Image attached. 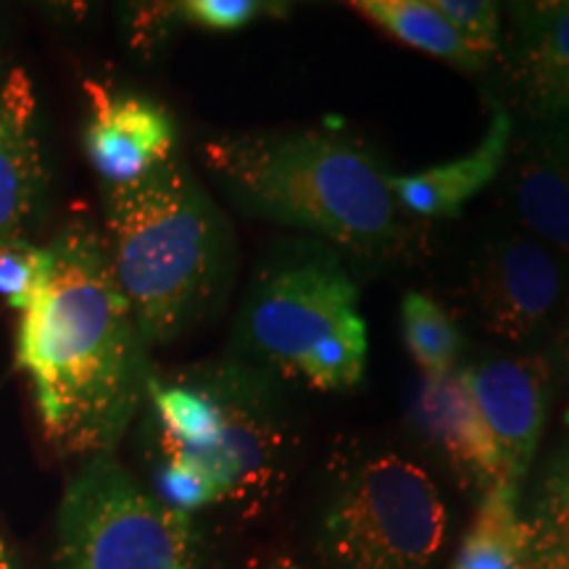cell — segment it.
<instances>
[{
  "instance_id": "6da1fadb",
  "label": "cell",
  "mask_w": 569,
  "mask_h": 569,
  "mask_svg": "<svg viewBox=\"0 0 569 569\" xmlns=\"http://www.w3.org/2000/svg\"><path fill=\"white\" fill-rule=\"evenodd\" d=\"M48 248L51 282L19 315L17 365L56 451L84 459L113 453L146 409L153 375L148 346L98 227L74 219Z\"/></svg>"
},
{
  "instance_id": "7a4b0ae2",
  "label": "cell",
  "mask_w": 569,
  "mask_h": 569,
  "mask_svg": "<svg viewBox=\"0 0 569 569\" xmlns=\"http://www.w3.org/2000/svg\"><path fill=\"white\" fill-rule=\"evenodd\" d=\"M103 246L146 346L219 315L238 246L224 211L180 156L124 188H103Z\"/></svg>"
},
{
  "instance_id": "3957f363",
  "label": "cell",
  "mask_w": 569,
  "mask_h": 569,
  "mask_svg": "<svg viewBox=\"0 0 569 569\" xmlns=\"http://www.w3.org/2000/svg\"><path fill=\"white\" fill-rule=\"evenodd\" d=\"M201 153L248 217L293 227L361 261H386L407 243L388 172L343 134L232 132L206 140Z\"/></svg>"
},
{
  "instance_id": "277c9868",
  "label": "cell",
  "mask_w": 569,
  "mask_h": 569,
  "mask_svg": "<svg viewBox=\"0 0 569 569\" xmlns=\"http://www.w3.org/2000/svg\"><path fill=\"white\" fill-rule=\"evenodd\" d=\"M232 359L319 393L359 386L369 332L343 253L309 234L277 243L240 301Z\"/></svg>"
},
{
  "instance_id": "5b68a950",
  "label": "cell",
  "mask_w": 569,
  "mask_h": 569,
  "mask_svg": "<svg viewBox=\"0 0 569 569\" xmlns=\"http://www.w3.org/2000/svg\"><path fill=\"white\" fill-rule=\"evenodd\" d=\"M142 411L156 457L190 461L217 507H261L280 490L293 425L272 377L232 356L172 380L151 375Z\"/></svg>"
},
{
  "instance_id": "8992f818",
  "label": "cell",
  "mask_w": 569,
  "mask_h": 569,
  "mask_svg": "<svg viewBox=\"0 0 569 569\" xmlns=\"http://www.w3.org/2000/svg\"><path fill=\"white\" fill-rule=\"evenodd\" d=\"M448 509L438 482L403 453L338 457L315 517V553L325 569H436Z\"/></svg>"
},
{
  "instance_id": "52a82bcc",
  "label": "cell",
  "mask_w": 569,
  "mask_h": 569,
  "mask_svg": "<svg viewBox=\"0 0 569 569\" xmlns=\"http://www.w3.org/2000/svg\"><path fill=\"white\" fill-rule=\"evenodd\" d=\"M56 569H201V538L193 517L101 453L84 459L63 490Z\"/></svg>"
},
{
  "instance_id": "ba28073f",
  "label": "cell",
  "mask_w": 569,
  "mask_h": 569,
  "mask_svg": "<svg viewBox=\"0 0 569 569\" xmlns=\"http://www.w3.org/2000/svg\"><path fill=\"white\" fill-rule=\"evenodd\" d=\"M469 293L490 336L530 343L557 315L565 264L528 232H498L475 256Z\"/></svg>"
},
{
  "instance_id": "9c48e42d",
  "label": "cell",
  "mask_w": 569,
  "mask_h": 569,
  "mask_svg": "<svg viewBox=\"0 0 569 569\" xmlns=\"http://www.w3.org/2000/svg\"><path fill=\"white\" fill-rule=\"evenodd\" d=\"M459 372L486 422L501 482L522 490L549 417V361L543 356H496Z\"/></svg>"
},
{
  "instance_id": "30bf717a",
  "label": "cell",
  "mask_w": 569,
  "mask_h": 569,
  "mask_svg": "<svg viewBox=\"0 0 569 569\" xmlns=\"http://www.w3.org/2000/svg\"><path fill=\"white\" fill-rule=\"evenodd\" d=\"M90 119L84 153L103 188H124L177 156L174 117L153 98L113 92L101 82H84Z\"/></svg>"
},
{
  "instance_id": "8fae6325",
  "label": "cell",
  "mask_w": 569,
  "mask_h": 569,
  "mask_svg": "<svg viewBox=\"0 0 569 569\" xmlns=\"http://www.w3.org/2000/svg\"><path fill=\"white\" fill-rule=\"evenodd\" d=\"M501 174L522 232L569 259V122L515 134Z\"/></svg>"
},
{
  "instance_id": "7c38bea8",
  "label": "cell",
  "mask_w": 569,
  "mask_h": 569,
  "mask_svg": "<svg viewBox=\"0 0 569 569\" xmlns=\"http://www.w3.org/2000/svg\"><path fill=\"white\" fill-rule=\"evenodd\" d=\"M509 61L532 122H569V0H532L509 11Z\"/></svg>"
},
{
  "instance_id": "4fadbf2b",
  "label": "cell",
  "mask_w": 569,
  "mask_h": 569,
  "mask_svg": "<svg viewBox=\"0 0 569 569\" xmlns=\"http://www.w3.org/2000/svg\"><path fill=\"white\" fill-rule=\"evenodd\" d=\"M46 180L34 84L11 69L0 80V248L27 240Z\"/></svg>"
},
{
  "instance_id": "5bb4252c",
  "label": "cell",
  "mask_w": 569,
  "mask_h": 569,
  "mask_svg": "<svg viewBox=\"0 0 569 569\" xmlns=\"http://www.w3.org/2000/svg\"><path fill=\"white\" fill-rule=\"evenodd\" d=\"M411 422L465 486L486 493L501 482L486 422L459 369L440 380L425 377L411 407Z\"/></svg>"
},
{
  "instance_id": "9a60e30c",
  "label": "cell",
  "mask_w": 569,
  "mask_h": 569,
  "mask_svg": "<svg viewBox=\"0 0 569 569\" xmlns=\"http://www.w3.org/2000/svg\"><path fill=\"white\" fill-rule=\"evenodd\" d=\"M511 138H515V119L501 103H496L486 134L469 153L427 167L422 172L388 174V188L396 206L409 211L411 217H459L475 196L501 177L509 159Z\"/></svg>"
},
{
  "instance_id": "2e32d148",
  "label": "cell",
  "mask_w": 569,
  "mask_h": 569,
  "mask_svg": "<svg viewBox=\"0 0 569 569\" xmlns=\"http://www.w3.org/2000/svg\"><path fill=\"white\" fill-rule=\"evenodd\" d=\"M519 493L522 490L503 482L480 493L472 522L448 569H528V530Z\"/></svg>"
},
{
  "instance_id": "e0dca14e",
  "label": "cell",
  "mask_w": 569,
  "mask_h": 569,
  "mask_svg": "<svg viewBox=\"0 0 569 569\" xmlns=\"http://www.w3.org/2000/svg\"><path fill=\"white\" fill-rule=\"evenodd\" d=\"M351 9L390 38L448 67L461 71H480L488 67V59L475 53L453 32V27L432 9L430 0H356Z\"/></svg>"
},
{
  "instance_id": "ac0fdd59",
  "label": "cell",
  "mask_w": 569,
  "mask_h": 569,
  "mask_svg": "<svg viewBox=\"0 0 569 569\" xmlns=\"http://www.w3.org/2000/svg\"><path fill=\"white\" fill-rule=\"evenodd\" d=\"M401 332L411 359L427 380H440L457 372L465 351V336L436 298L419 290L403 296Z\"/></svg>"
},
{
  "instance_id": "d6986e66",
  "label": "cell",
  "mask_w": 569,
  "mask_h": 569,
  "mask_svg": "<svg viewBox=\"0 0 569 569\" xmlns=\"http://www.w3.org/2000/svg\"><path fill=\"white\" fill-rule=\"evenodd\" d=\"M528 569H569V453L551 469L536 511L525 517Z\"/></svg>"
},
{
  "instance_id": "ffe728a7",
  "label": "cell",
  "mask_w": 569,
  "mask_h": 569,
  "mask_svg": "<svg viewBox=\"0 0 569 569\" xmlns=\"http://www.w3.org/2000/svg\"><path fill=\"white\" fill-rule=\"evenodd\" d=\"M53 272V256L48 246L17 240L0 248V298L13 311L24 315L46 293Z\"/></svg>"
},
{
  "instance_id": "44dd1931",
  "label": "cell",
  "mask_w": 569,
  "mask_h": 569,
  "mask_svg": "<svg viewBox=\"0 0 569 569\" xmlns=\"http://www.w3.org/2000/svg\"><path fill=\"white\" fill-rule=\"evenodd\" d=\"M174 19L203 32H238L264 17H282L284 6L264 0H182L172 3Z\"/></svg>"
},
{
  "instance_id": "7402d4cb",
  "label": "cell",
  "mask_w": 569,
  "mask_h": 569,
  "mask_svg": "<svg viewBox=\"0 0 569 569\" xmlns=\"http://www.w3.org/2000/svg\"><path fill=\"white\" fill-rule=\"evenodd\" d=\"M430 3L475 53L488 61L493 59L503 42L501 11L496 3L488 0H430Z\"/></svg>"
},
{
  "instance_id": "603a6c76",
  "label": "cell",
  "mask_w": 569,
  "mask_h": 569,
  "mask_svg": "<svg viewBox=\"0 0 569 569\" xmlns=\"http://www.w3.org/2000/svg\"><path fill=\"white\" fill-rule=\"evenodd\" d=\"M557 348H559L561 367H565V372L569 375V315H567L565 322H561V330H559V338H557Z\"/></svg>"
},
{
  "instance_id": "cb8c5ba5",
  "label": "cell",
  "mask_w": 569,
  "mask_h": 569,
  "mask_svg": "<svg viewBox=\"0 0 569 569\" xmlns=\"http://www.w3.org/2000/svg\"><path fill=\"white\" fill-rule=\"evenodd\" d=\"M0 569H17L13 567V559L9 553V546H6V540L0 538Z\"/></svg>"
},
{
  "instance_id": "d4e9b609",
  "label": "cell",
  "mask_w": 569,
  "mask_h": 569,
  "mask_svg": "<svg viewBox=\"0 0 569 569\" xmlns=\"http://www.w3.org/2000/svg\"><path fill=\"white\" fill-rule=\"evenodd\" d=\"M267 569H301L296 565V561H290V559H280V561H274L272 567H267Z\"/></svg>"
},
{
  "instance_id": "484cf974",
  "label": "cell",
  "mask_w": 569,
  "mask_h": 569,
  "mask_svg": "<svg viewBox=\"0 0 569 569\" xmlns=\"http://www.w3.org/2000/svg\"><path fill=\"white\" fill-rule=\"evenodd\" d=\"M0 80H3V77H0Z\"/></svg>"
}]
</instances>
